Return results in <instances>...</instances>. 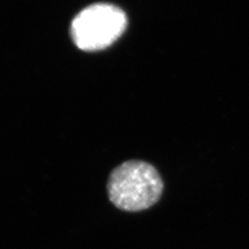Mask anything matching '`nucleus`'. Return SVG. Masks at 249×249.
<instances>
[{"instance_id": "1", "label": "nucleus", "mask_w": 249, "mask_h": 249, "mask_svg": "<svg viewBox=\"0 0 249 249\" xmlns=\"http://www.w3.org/2000/svg\"><path fill=\"white\" fill-rule=\"evenodd\" d=\"M163 191L159 172L140 160L124 161L113 170L108 178L107 192L117 209L138 213L157 203Z\"/></svg>"}, {"instance_id": "2", "label": "nucleus", "mask_w": 249, "mask_h": 249, "mask_svg": "<svg viewBox=\"0 0 249 249\" xmlns=\"http://www.w3.org/2000/svg\"><path fill=\"white\" fill-rule=\"evenodd\" d=\"M124 12L114 5L94 4L81 10L71 23L75 45L83 51H98L108 47L124 33Z\"/></svg>"}]
</instances>
